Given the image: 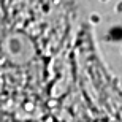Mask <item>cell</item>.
Segmentation results:
<instances>
[{
    "label": "cell",
    "mask_w": 122,
    "mask_h": 122,
    "mask_svg": "<svg viewBox=\"0 0 122 122\" xmlns=\"http://www.w3.org/2000/svg\"><path fill=\"white\" fill-rule=\"evenodd\" d=\"M106 40L113 41V43L122 41V25H113V27H109L108 33H106Z\"/></svg>",
    "instance_id": "6da1fadb"
},
{
    "label": "cell",
    "mask_w": 122,
    "mask_h": 122,
    "mask_svg": "<svg viewBox=\"0 0 122 122\" xmlns=\"http://www.w3.org/2000/svg\"><path fill=\"white\" fill-rule=\"evenodd\" d=\"M100 21H102L100 14H97V13H92V14H91V22H92V24H98Z\"/></svg>",
    "instance_id": "7a4b0ae2"
},
{
    "label": "cell",
    "mask_w": 122,
    "mask_h": 122,
    "mask_svg": "<svg viewBox=\"0 0 122 122\" xmlns=\"http://www.w3.org/2000/svg\"><path fill=\"white\" fill-rule=\"evenodd\" d=\"M41 11H43V13H49V11H51V5H49V3H43V6H41Z\"/></svg>",
    "instance_id": "3957f363"
},
{
    "label": "cell",
    "mask_w": 122,
    "mask_h": 122,
    "mask_svg": "<svg viewBox=\"0 0 122 122\" xmlns=\"http://www.w3.org/2000/svg\"><path fill=\"white\" fill-rule=\"evenodd\" d=\"M114 10H116V13H122V0H119L117 3H116Z\"/></svg>",
    "instance_id": "277c9868"
},
{
    "label": "cell",
    "mask_w": 122,
    "mask_h": 122,
    "mask_svg": "<svg viewBox=\"0 0 122 122\" xmlns=\"http://www.w3.org/2000/svg\"><path fill=\"white\" fill-rule=\"evenodd\" d=\"M100 2H102V3H106V2H108V0H100Z\"/></svg>",
    "instance_id": "5b68a950"
},
{
    "label": "cell",
    "mask_w": 122,
    "mask_h": 122,
    "mask_svg": "<svg viewBox=\"0 0 122 122\" xmlns=\"http://www.w3.org/2000/svg\"><path fill=\"white\" fill-rule=\"evenodd\" d=\"M121 51H122V49H121Z\"/></svg>",
    "instance_id": "8992f818"
}]
</instances>
